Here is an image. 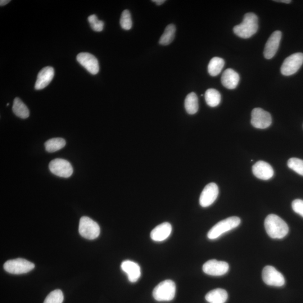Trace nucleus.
Here are the masks:
<instances>
[{
  "label": "nucleus",
  "mask_w": 303,
  "mask_h": 303,
  "mask_svg": "<svg viewBox=\"0 0 303 303\" xmlns=\"http://www.w3.org/2000/svg\"><path fill=\"white\" fill-rule=\"evenodd\" d=\"M265 227L267 233L273 239H283L289 233L287 224L279 216L274 214L267 217Z\"/></svg>",
  "instance_id": "f257e3e1"
},
{
  "label": "nucleus",
  "mask_w": 303,
  "mask_h": 303,
  "mask_svg": "<svg viewBox=\"0 0 303 303\" xmlns=\"http://www.w3.org/2000/svg\"><path fill=\"white\" fill-rule=\"evenodd\" d=\"M259 29V18L253 12L246 13L242 23L235 26L234 32L238 37L246 39L251 38Z\"/></svg>",
  "instance_id": "f03ea898"
},
{
  "label": "nucleus",
  "mask_w": 303,
  "mask_h": 303,
  "mask_svg": "<svg viewBox=\"0 0 303 303\" xmlns=\"http://www.w3.org/2000/svg\"><path fill=\"white\" fill-rule=\"evenodd\" d=\"M241 223V219L235 216L221 221L211 229L207 237L211 240L218 239L224 234L237 228Z\"/></svg>",
  "instance_id": "7ed1b4c3"
},
{
  "label": "nucleus",
  "mask_w": 303,
  "mask_h": 303,
  "mask_svg": "<svg viewBox=\"0 0 303 303\" xmlns=\"http://www.w3.org/2000/svg\"><path fill=\"white\" fill-rule=\"evenodd\" d=\"M175 294V283L172 280H167L154 289L153 297L157 302H170L174 299Z\"/></svg>",
  "instance_id": "20e7f679"
},
{
  "label": "nucleus",
  "mask_w": 303,
  "mask_h": 303,
  "mask_svg": "<svg viewBox=\"0 0 303 303\" xmlns=\"http://www.w3.org/2000/svg\"><path fill=\"white\" fill-rule=\"evenodd\" d=\"M79 233L85 239L94 240L97 238L100 234V227L92 219L83 216L80 220Z\"/></svg>",
  "instance_id": "39448f33"
},
{
  "label": "nucleus",
  "mask_w": 303,
  "mask_h": 303,
  "mask_svg": "<svg viewBox=\"0 0 303 303\" xmlns=\"http://www.w3.org/2000/svg\"><path fill=\"white\" fill-rule=\"evenodd\" d=\"M35 265L31 262L22 259L8 260L3 265V269L7 273L13 275H20L30 272Z\"/></svg>",
  "instance_id": "423d86ee"
},
{
  "label": "nucleus",
  "mask_w": 303,
  "mask_h": 303,
  "mask_svg": "<svg viewBox=\"0 0 303 303\" xmlns=\"http://www.w3.org/2000/svg\"><path fill=\"white\" fill-rule=\"evenodd\" d=\"M303 64V53H296L289 56L284 60L281 67V72L285 76L295 74Z\"/></svg>",
  "instance_id": "0eeeda50"
},
{
  "label": "nucleus",
  "mask_w": 303,
  "mask_h": 303,
  "mask_svg": "<svg viewBox=\"0 0 303 303\" xmlns=\"http://www.w3.org/2000/svg\"><path fill=\"white\" fill-rule=\"evenodd\" d=\"M262 279L269 286L281 287L286 283L284 276L274 267L266 266L262 271Z\"/></svg>",
  "instance_id": "6e6552de"
},
{
  "label": "nucleus",
  "mask_w": 303,
  "mask_h": 303,
  "mask_svg": "<svg viewBox=\"0 0 303 303\" xmlns=\"http://www.w3.org/2000/svg\"><path fill=\"white\" fill-rule=\"evenodd\" d=\"M49 169L54 175L65 178L70 177L73 173V167L70 163L60 158L51 161L49 164Z\"/></svg>",
  "instance_id": "1a4fd4ad"
},
{
  "label": "nucleus",
  "mask_w": 303,
  "mask_h": 303,
  "mask_svg": "<svg viewBox=\"0 0 303 303\" xmlns=\"http://www.w3.org/2000/svg\"><path fill=\"white\" fill-rule=\"evenodd\" d=\"M251 124L256 128L266 129L272 124V117L262 108H256L252 112Z\"/></svg>",
  "instance_id": "9d476101"
},
{
  "label": "nucleus",
  "mask_w": 303,
  "mask_h": 303,
  "mask_svg": "<svg viewBox=\"0 0 303 303\" xmlns=\"http://www.w3.org/2000/svg\"><path fill=\"white\" fill-rule=\"evenodd\" d=\"M229 265L227 262L216 260H209L203 266V271L207 275L220 277L228 272Z\"/></svg>",
  "instance_id": "9b49d317"
},
{
  "label": "nucleus",
  "mask_w": 303,
  "mask_h": 303,
  "mask_svg": "<svg viewBox=\"0 0 303 303\" xmlns=\"http://www.w3.org/2000/svg\"><path fill=\"white\" fill-rule=\"evenodd\" d=\"M219 190L218 185L211 183L206 185L201 194L200 198V205L202 207H209L215 202L218 198Z\"/></svg>",
  "instance_id": "f8f14e48"
},
{
  "label": "nucleus",
  "mask_w": 303,
  "mask_h": 303,
  "mask_svg": "<svg viewBox=\"0 0 303 303\" xmlns=\"http://www.w3.org/2000/svg\"><path fill=\"white\" fill-rule=\"evenodd\" d=\"M76 60L90 74L96 75L98 73L99 66L98 60L92 54L87 52L80 53L77 56Z\"/></svg>",
  "instance_id": "ddd939ff"
},
{
  "label": "nucleus",
  "mask_w": 303,
  "mask_h": 303,
  "mask_svg": "<svg viewBox=\"0 0 303 303\" xmlns=\"http://www.w3.org/2000/svg\"><path fill=\"white\" fill-rule=\"evenodd\" d=\"M282 37V31L279 30L275 31L271 34L266 42L264 50V56L267 59H271L276 55L278 50Z\"/></svg>",
  "instance_id": "4468645a"
},
{
  "label": "nucleus",
  "mask_w": 303,
  "mask_h": 303,
  "mask_svg": "<svg viewBox=\"0 0 303 303\" xmlns=\"http://www.w3.org/2000/svg\"><path fill=\"white\" fill-rule=\"evenodd\" d=\"M252 171L257 178L264 180H268L272 178L274 175L273 167L268 163L263 161L257 162L253 165Z\"/></svg>",
  "instance_id": "2eb2a0df"
},
{
  "label": "nucleus",
  "mask_w": 303,
  "mask_h": 303,
  "mask_svg": "<svg viewBox=\"0 0 303 303\" xmlns=\"http://www.w3.org/2000/svg\"><path fill=\"white\" fill-rule=\"evenodd\" d=\"M121 268L127 275L128 280L131 283L137 282L141 277V268L134 262L129 260L125 261L122 262Z\"/></svg>",
  "instance_id": "dca6fc26"
},
{
  "label": "nucleus",
  "mask_w": 303,
  "mask_h": 303,
  "mask_svg": "<svg viewBox=\"0 0 303 303\" xmlns=\"http://www.w3.org/2000/svg\"><path fill=\"white\" fill-rule=\"evenodd\" d=\"M55 71L53 67L51 66L44 67L38 74L34 86L35 89L40 90L46 88L52 80Z\"/></svg>",
  "instance_id": "f3484780"
},
{
  "label": "nucleus",
  "mask_w": 303,
  "mask_h": 303,
  "mask_svg": "<svg viewBox=\"0 0 303 303\" xmlns=\"http://www.w3.org/2000/svg\"><path fill=\"white\" fill-rule=\"evenodd\" d=\"M172 232V226L169 223H164L158 225L151 233V238L153 241L161 242L170 237Z\"/></svg>",
  "instance_id": "a211bd4d"
},
{
  "label": "nucleus",
  "mask_w": 303,
  "mask_h": 303,
  "mask_svg": "<svg viewBox=\"0 0 303 303\" xmlns=\"http://www.w3.org/2000/svg\"><path fill=\"white\" fill-rule=\"evenodd\" d=\"M240 76L236 71L232 69L226 70L221 76V82L225 88L229 89L236 88Z\"/></svg>",
  "instance_id": "6ab92c4d"
},
{
  "label": "nucleus",
  "mask_w": 303,
  "mask_h": 303,
  "mask_svg": "<svg viewBox=\"0 0 303 303\" xmlns=\"http://www.w3.org/2000/svg\"><path fill=\"white\" fill-rule=\"evenodd\" d=\"M206 300L209 303H225L228 299V294L223 289H216L208 293Z\"/></svg>",
  "instance_id": "aec40b11"
},
{
  "label": "nucleus",
  "mask_w": 303,
  "mask_h": 303,
  "mask_svg": "<svg viewBox=\"0 0 303 303\" xmlns=\"http://www.w3.org/2000/svg\"><path fill=\"white\" fill-rule=\"evenodd\" d=\"M12 111L14 114L21 119H26L29 116V110L19 98H15L13 101Z\"/></svg>",
  "instance_id": "412c9836"
},
{
  "label": "nucleus",
  "mask_w": 303,
  "mask_h": 303,
  "mask_svg": "<svg viewBox=\"0 0 303 303\" xmlns=\"http://www.w3.org/2000/svg\"><path fill=\"white\" fill-rule=\"evenodd\" d=\"M185 108L190 115H194L198 112V99L195 93H189L185 99Z\"/></svg>",
  "instance_id": "4be33fe9"
},
{
  "label": "nucleus",
  "mask_w": 303,
  "mask_h": 303,
  "mask_svg": "<svg viewBox=\"0 0 303 303\" xmlns=\"http://www.w3.org/2000/svg\"><path fill=\"white\" fill-rule=\"evenodd\" d=\"M66 145L64 139L61 138H55L48 140L44 143L45 149L49 153L55 152L61 150Z\"/></svg>",
  "instance_id": "5701e85b"
},
{
  "label": "nucleus",
  "mask_w": 303,
  "mask_h": 303,
  "mask_svg": "<svg viewBox=\"0 0 303 303\" xmlns=\"http://www.w3.org/2000/svg\"><path fill=\"white\" fill-rule=\"evenodd\" d=\"M224 65L225 61L222 58L215 57L212 58L208 66V71L210 75L212 76L218 75L222 71Z\"/></svg>",
  "instance_id": "b1692460"
},
{
  "label": "nucleus",
  "mask_w": 303,
  "mask_h": 303,
  "mask_svg": "<svg viewBox=\"0 0 303 303\" xmlns=\"http://www.w3.org/2000/svg\"><path fill=\"white\" fill-rule=\"evenodd\" d=\"M205 99L208 105L215 107L218 106L221 102V94L218 90L211 88L206 92Z\"/></svg>",
  "instance_id": "393cba45"
},
{
  "label": "nucleus",
  "mask_w": 303,
  "mask_h": 303,
  "mask_svg": "<svg viewBox=\"0 0 303 303\" xmlns=\"http://www.w3.org/2000/svg\"><path fill=\"white\" fill-rule=\"evenodd\" d=\"M176 27L174 24H170L166 26L164 33L162 35L159 43L163 46H167L170 44L175 38Z\"/></svg>",
  "instance_id": "a878e982"
},
{
  "label": "nucleus",
  "mask_w": 303,
  "mask_h": 303,
  "mask_svg": "<svg viewBox=\"0 0 303 303\" xmlns=\"http://www.w3.org/2000/svg\"><path fill=\"white\" fill-rule=\"evenodd\" d=\"M64 295L59 289L51 292L46 298L43 303H62Z\"/></svg>",
  "instance_id": "bb28decb"
},
{
  "label": "nucleus",
  "mask_w": 303,
  "mask_h": 303,
  "mask_svg": "<svg viewBox=\"0 0 303 303\" xmlns=\"http://www.w3.org/2000/svg\"><path fill=\"white\" fill-rule=\"evenodd\" d=\"M121 28L124 30H128L132 28L133 22L130 12L128 10H125L122 12L120 21Z\"/></svg>",
  "instance_id": "cd10ccee"
},
{
  "label": "nucleus",
  "mask_w": 303,
  "mask_h": 303,
  "mask_svg": "<svg viewBox=\"0 0 303 303\" xmlns=\"http://www.w3.org/2000/svg\"><path fill=\"white\" fill-rule=\"evenodd\" d=\"M288 166L297 173L303 176V160L298 158H292L288 162Z\"/></svg>",
  "instance_id": "c85d7f7f"
},
{
  "label": "nucleus",
  "mask_w": 303,
  "mask_h": 303,
  "mask_svg": "<svg viewBox=\"0 0 303 303\" xmlns=\"http://www.w3.org/2000/svg\"><path fill=\"white\" fill-rule=\"evenodd\" d=\"M88 20L90 26L94 31H101L103 29L104 22L102 20H99L96 15H91L88 17Z\"/></svg>",
  "instance_id": "c756f323"
},
{
  "label": "nucleus",
  "mask_w": 303,
  "mask_h": 303,
  "mask_svg": "<svg viewBox=\"0 0 303 303\" xmlns=\"http://www.w3.org/2000/svg\"><path fill=\"white\" fill-rule=\"evenodd\" d=\"M292 208L296 213L299 214L303 218V201L296 200L292 203Z\"/></svg>",
  "instance_id": "7c9ffc66"
},
{
  "label": "nucleus",
  "mask_w": 303,
  "mask_h": 303,
  "mask_svg": "<svg viewBox=\"0 0 303 303\" xmlns=\"http://www.w3.org/2000/svg\"><path fill=\"white\" fill-rule=\"evenodd\" d=\"M10 2V0H1V1H0V5L1 6L6 5V4Z\"/></svg>",
  "instance_id": "2f4dec72"
},
{
  "label": "nucleus",
  "mask_w": 303,
  "mask_h": 303,
  "mask_svg": "<svg viewBox=\"0 0 303 303\" xmlns=\"http://www.w3.org/2000/svg\"><path fill=\"white\" fill-rule=\"evenodd\" d=\"M166 1L165 0H155V1H152V2L156 3L157 5H161L162 4L164 3Z\"/></svg>",
  "instance_id": "473e14b6"
},
{
  "label": "nucleus",
  "mask_w": 303,
  "mask_h": 303,
  "mask_svg": "<svg viewBox=\"0 0 303 303\" xmlns=\"http://www.w3.org/2000/svg\"><path fill=\"white\" fill-rule=\"evenodd\" d=\"M275 2H283V3H290L292 1H291V0H278V1H274Z\"/></svg>",
  "instance_id": "72a5a7b5"
}]
</instances>
